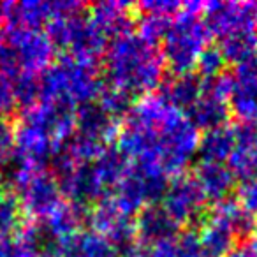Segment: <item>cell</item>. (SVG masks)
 Instances as JSON below:
<instances>
[{"label": "cell", "instance_id": "6da1fadb", "mask_svg": "<svg viewBox=\"0 0 257 257\" xmlns=\"http://www.w3.org/2000/svg\"><path fill=\"white\" fill-rule=\"evenodd\" d=\"M116 138V150L128 164L157 168L168 178L182 175L199 145V133L185 113L159 93L134 102Z\"/></svg>", "mask_w": 257, "mask_h": 257}, {"label": "cell", "instance_id": "7a4b0ae2", "mask_svg": "<svg viewBox=\"0 0 257 257\" xmlns=\"http://www.w3.org/2000/svg\"><path fill=\"white\" fill-rule=\"evenodd\" d=\"M164 58L155 46L147 44L138 34L128 32L113 39L104 58V72L109 86L128 95L150 93L162 83Z\"/></svg>", "mask_w": 257, "mask_h": 257}, {"label": "cell", "instance_id": "3957f363", "mask_svg": "<svg viewBox=\"0 0 257 257\" xmlns=\"http://www.w3.org/2000/svg\"><path fill=\"white\" fill-rule=\"evenodd\" d=\"M39 85L41 102L60 104L74 111L93 102L104 88L95 60L74 55H64L44 69Z\"/></svg>", "mask_w": 257, "mask_h": 257}, {"label": "cell", "instance_id": "277c9868", "mask_svg": "<svg viewBox=\"0 0 257 257\" xmlns=\"http://www.w3.org/2000/svg\"><path fill=\"white\" fill-rule=\"evenodd\" d=\"M204 4L189 2L171 20L169 30L164 37L162 58L175 74H187L196 69L201 53L210 46V32L201 18Z\"/></svg>", "mask_w": 257, "mask_h": 257}, {"label": "cell", "instance_id": "5b68a950", "mask_svg": "<svg viewBox=\"0 0 257 257\" xmlns=\"http://www.w3.org/2000/svg\"><path fill=\"white\" fill-rule=\"evenodd\" d=\"M46 36L53 48L69 50V55L95 60L106 48V37L93 25L88 15L74 13L50 20L46 23Z\"/></svg>", "mask_w": 257, "mask_h": 257}, {"label": "cell", "instance_id": "8992f818", "mask_svg": "<svg viewBox=\"0 0 257 257\" xmlns=\"http://www.w3.org/2000/svg\"><path fill=\"white\" fill-rule=\"evenodd\" d=\"M13 189L18 197L22 213L32 218L44 220L64 203L58 182L46 169L32 171L30 175L23 176L18 183L13 185Z\"/></svg>", "mask_w": 257, "mask_h": 257}, {"label": "cell", "instance_id": "52a82bcc", "mask_svg": "<svg viewBox=\"0 0 257 257\" xmlns=\"http://www.w3.org/2000/svg\"><path fill=\"white\" fill-rule=\"evenodd\" d=\"M2 39L6 41L4 44L15 55L22 71L37 74L50 67L53 62L55 48L46 34L41 30L6 27V30L2 32Z\"/></svg>", "mask_w": 257, "mask_h": 257}, {"label": "cell", "instance_id": "ba28073f", "mask_svg": "<svg viewBox=\"0 0 257 257\" xmlns=\"http://www.w3.org/2000/svg\"><path fill=\"white\" fill-rule=\"evenodd\" d=\"M86 217L95 229V234L102 236L109 245L120 248L121 252L134 245L136 239V224L134 217L127 215L118 208L113 197H102L97 201L93 210Z\"/></svg>", "mask_w": 257, "mask_h": 257}, {"label": "cell", "instance_id": "9c48e42d", "mask_svg": "<svg viewBox=\"0 0 257 257\" xmlns=\"http://www.w3.org/2000/svg\"><path fill=\"white\" fill-rule=\"evenodd\" d=\"M161 206L180 225L190 224L203 215L206 208V197L201 192L194 176L180 175L171 183H168Z\"/></svg>", "mask_w": 257, "mask_h": 257}, {"label": "cell", "instance_id": "30bf717a", "mask_svg": "<svg viewBox=\"0 0 257 257\" xmlns=\"http://www.w3.org/2000/svg\"><path fill=\"white\" fill-rule=\"evenodd\" d=\"M204 25L210 36L218 41L243 27L257 25L255 18L250 11V4H236V2H208L203 8Z\"/></svg>", "mask_w": 257, "mask_h": 257}, {"label": "cell", "instance_id": "8fae6325", "mask_svg": "<svg viewBox=\"0 0 257 257\" xmlns=\"http://www.w3.org/2000/svg\"><path fill=\"white\" fill-rule=\"evenodd\" d=\"M234 128V148L227 166L236 180L257 178V121H241Z\"/></svg>", "mask_w": 257, "mask_h": 257}, {"label": "cell", "instance_id": "7c38bea8", "mask_svg": "<svg viewBox=\"0 0 257 257\" xmlns=\"http://www.w3.org/2000/svg\"><path fill=\"white\" fill-rule=\"evenodd\" d=\"M134 224H136V238H140L145 246H155L180 234V224L161 204L145 206L136 215Z\"/></svg>", "mask_w": 257, "mask_h": 257}, {"label": "cell", "instance_id": "4fadbf2b", "mask_svg": "<svg viewBox=\"0 0 257 257\" xmlns=\"http://www.w3.org/2000/svg\"><path fill=\"white\" fill-rule=\"evenodd\" d=\"M194 180L206 197V203L213 201L215 204L229 199L236 183L229 166L220 162H199L194 169Z\"/></svg>", "mask_w": 257, "mask_h": 257}, {"label": "cell", "instance_id": "5bb4252c", "mask_svg": "<svg viewBox=\"0 0 257 257\" xmlns=\"http://www.w3.org/2000/svg\"><path fill=\"white\" fill-rule=\"evenodd\" d=\"M76 128L79 136L90 138L99 143H109L118 136V120L111 118L99 104H85L76 109Z\"/></svg>", "mask_w": 257, "mask_h": 257}, {"label": "cell", "instance_id": "9a60e30c", "mask_svg": "<svg viewBox=\"0 0 257 257\" xmlns=\"http://www.w3.org/2000/svg\"><path fill=\"white\" fill-rule=\"evenodd\" d=\"M131 9V6L121 2H99L93 6L88 16L106 39H116L131 32V27L134 25V15Z\"/></svg>", "mask_w": 257, "mask_h": 257}, {"label": "cell", "instance_id": "2e32d148", "mask_svg": "<svg viewBox=\"0 0 257 257\" xmlns=\"http://www.w3.org/2000/svg\"><path fill=\"white\" fill-rule=\"evenodd\" d=\"M197 239L203 257H227L229 252L238 245V239L231 229L211 215L203 222Z\"/></svg>", "mask_w": 257, "mask_h": 257}, {"label": "cell", "instance_id": "e0dca14e", "mask_svg": "<svg viewBox=\"0 0 257 257\" xmlns=\"http://www.w3.org/2000/svg\"><path fill=\"white\" fill-rule=\"evenodd\" d=\"M210 215L227 225L232 234L236 236V239L243 238V241H246L257 231V218L234 199H225L217 203Z\"/></svg>", "mask_w": 257, "mask_h": 257}, {"label": "cell", "instance_id": "ac0fdd59", "mask_svg": "<svg viewBox=\"0 0 257 257\" xmlns=\"http://www.w3.org/2000/svg\"><path fill=\"white\" fill-rule=\"evenodd\" d=\"M234 148V128L229 125L206 131L203 138H199L197 155L201 162H220L227 164V159Z\"/></svg>", "mask_w": 257, "mask_h": 257}, {"label": "cell", "instance_id": "d6986e66", "mask_svg": "<svg viewBox=\"0 0 257 257\" xmlns=\"http://www.w3.org/2000/svg\"><path fill=\"white\" fill-rule=\"evenodd\" d=\"M199 93L201 78L194 72H187V74H176L162 83V90L159 95L173 107L182 111L192 106V102L199 97Z\"/></svg>", "mask_w": 257, "mask_h": 257}, {"label": "cell", "instance_id": "ffe728a7", "mask_svg": "<svg viewBox=\"0 0 257 257\" xmlns=\"http://www.w3.org/2000/svg\"><path fill=\"white\" fill-rule=\"evenodd\" d=\"M222 57L225 62L239 64V62L250 58L253 53H257V25L243 27L236 32L220 39Z\"/></svg>", "mask_w": 257, "mask_h": 257}, {"label": "cell", "instance_id": "44dd1931", "mask_svg": "<svg viewBox=\"0 0 257 257\" xmlns=\"http://www.w3.org/2000/svg\"><path fill=\"white\" fill-rule=\"evenodd\" d=\"M23 213L15 192H0V243L11 239L22 229Z\"/></svg>", "mask_w": 257, "mask_h": 257}, {"label": "cell", "instance_id": "7402d4cb", "mask_svg": "<svg viewBox=\"0 0 257 257\" xmlns=\"http://www.w3.org/2000/svg\"><path fill=\"white\" fill-rule=\"evenodd\" d=\"M152 250V257H203L197 234L187 231L169 241L159 243Z\"/></svg>", "mask_w": 257, "mask_h": 257}, {"label": "cell", "instance_id": "603a6c76", "mask_svg": "<svg viewBox=\"0 0 257 257\" xmlns=\"http://www.w3.org/2000/svg\"><path fill=\"white\" fill-rule=\"evenodd\" d=\"M11 81L13 95H15L16 106L32 107L34 104H37V99L41 97V85H39V76L34 72L22 71L20 74H16L15 78L9 79Z\"/></svg>", "mask_w": 257, "mask_h": 257}, {"label": "cell", "instance_id": "cb8c5ba5", "mask_svg": "<svg viewBox=\"0 0 257 257\" xmlns=\"http://www.w3.org/2000/svg\"><path fill=\"white\" fill-rule=\"evenodd\" d=\"M171 20L168 16L161 15H141L138 23V36L150 46L157 48L159 43H162L171 25Z\"/></svg>", "mask_w": 257, "mask_h": 257}, {"label": "cell", "instance_id": "d4e9b609", "mask_svg": "<svg viewBox=\"0 0 257 257\" xmlns=\"http://www.w3.org/2000/svg\"><path fill=\"white\" fill-rule=\"evenodd\" d=\"M100 104L99 106L109 114L111 118L118 120L121 116H127L131 107L134 106L133 95H128L127 92L120 88H114V86H107V88H102L99 95Z\"/></svg>", "mask_w": 257, "mask_h": 257}, {"label": "cell", "instance_id": "484cf974", "mask_svg": "<svg viewBox=\"0 0 257 257\" xmlns=\"http://www.w3.org/2000/svg\"><path fill=\"white\" fill-rule=\"evenodd\" d=\"M224 57H222L220 50L213 46H208L206 50L201 53L199 60L196 64V69L199 71V78H217L224 71Z\"/></svg>", "mask_w": 257, "mask_h": 257}, {"label": "cell", "instance_id": "4316f807", "mask_svg": "<svg viewBox=\"0 0 257 257\" xmlns=\"http://www.w3.org/2000/svg\"><path fill=\"white\" fill-rule=\"evenodd\" d=\"M138 9L141 11V15H161L171 18L182 9V4L173 0H147V2H141Z\"/></svg>", "mask_w": 257, "mask_h": 257}, {"label": "cell", "instance_id": "83f0119b", "mask_svg": "<svg viewBox=\"0 0 257 257\" xmlns=\"http://www.w3.org/2000/svg\"><path fill=\"white\" fill-rule=\"evenodd\" d=\"M238 203L245 208L248 213L257 217V178L246 180L238 189Z\"/></svg>", "mask_w": 257, "mask_h": 257}, {"label": "cell", "instance_id": "f1b7e54d", "mask_svg": "<svg viewBox=\"0 0 257 257\" xmlns=\"http://www.w3.org/2000/svg\"><path fill=\"white\" fill-rule=\"evenodd\" d=\"M16 107V100L13 95L11 81L0 72V116H6Z\"/></svg>", "mask_w": 257, "mask_h": 257}, {"label": "cell", "instance_id": "f546056e", "mask_svg": "<svg viewBox=\"0 0 257 257\" xmlns=\"http://www.w3.org/2000/svg\"><path fill=\"white\" fill-rule=\"evenodd\" d=\"M13 148V128L6 116H0V157L6 159Z\"/></svg>", "mask_w": 257, "mask_h": 257}, {"label": "cell", "instance_id": "4dcf8cb0", "mask_svg": "<svg viewBox=\"0 0 257 257\" xmlns=\"http://www.w3.org/2000/svg\"><path fill=\"white\" fill-rule=\"evenodd\" d=\"M227 257H257V241L246 239V241L239 243L229 252Z\"/></svg>", "mask_w": 257, "mask_h": 257}, {"label": "cell", "instance_id": "1f68e13d", "mask_svg": "<svg viewBox=\"0 0 257 257\" xmlns=\"http://www.w3.org/2000/svg\"><path fill=\"white\" fill-rule=\"evenodd\" d=\"M123 257H152V250L145 245H136L128 246L127 250H123Z\"/></svg>", "mask_w": 257, "mask_h": 257}, {"label": "cell", "instance_id": "d6a6232c", "mask_svg": "<svg viewBox=\"0 0 257 257\" xmlns=\"http://www.w3.org/2000/svg\"><path fill=\"white\" fill-rule=\"evenodd\" d=\"M250 11H252V16L257 22V2H252V4H250Z\"/></svg>", "mask_w": 257, "mask_h": 257}, {"label": "cell", "instance_id": "836d02e7", "mask_svg": "<svg viewBox=\"0 0 257 257\" xmlns=\"http://www.w3.org/2000/svg\"><path fill=\"white\" fill-rule=\"evenodd\" d=\"M0 41H2V30H0ZM0 46H2V44H0Z\"/></svg>", "mask_w": 257, "mask_h": 257}, {"label": "cell", "instance_id": "e575fe53", "mask_svg": "<svg viewBox=\"0 0 257 257\" xmlns=\"http://www.w3.org/2000/svg\"><path fill=\"white\" fill-rule=\"evenodd\" d=\"M255 232H257V231H255Z\"/></svg>", "mask_w": 257, "mask_h": 257}]
</instances>
